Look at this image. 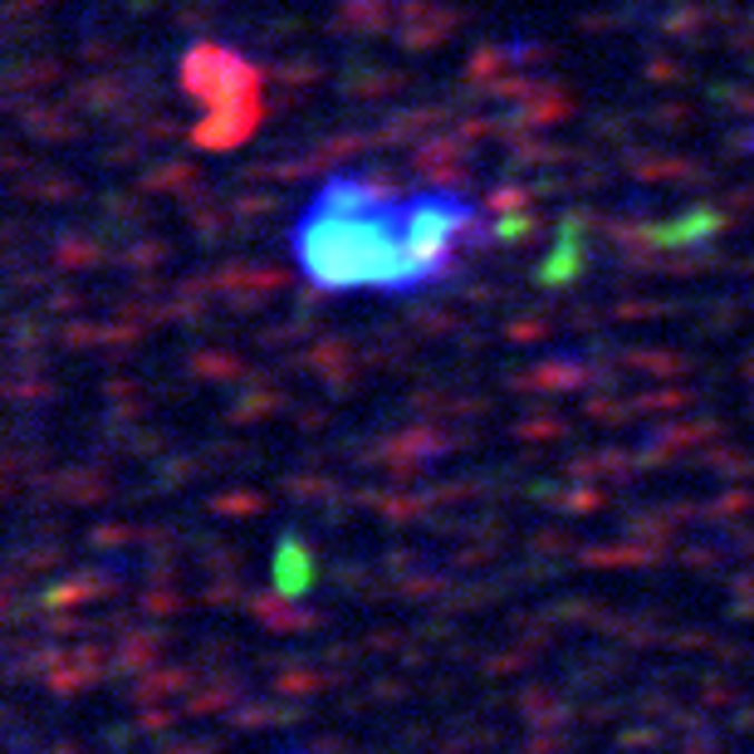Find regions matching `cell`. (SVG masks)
I'll list each match as a JSON object with an SVG mask.
<instances>
[{
    "label": "cell",
    "instance_id": "cell-6",
    "mask_svg": "<svg viewBox=\"0 0 754 754\" xmlns=\"http://www.w3.org/2000/svg\"><path fill=\"white\" fill-rule=\"evenodd\" d=\"M715 226H721V216L706 212V206H696L691 216H682V221H666V226H657V231H652V241H657V245H686V241L711 236Z\"/></svg>",
    "mask_w": 754,
    "mask_h": 754
},
{
    "label": "cell",
    "instance_id": "cell-4",
    "mask_svg": "<svg viewBox=\"0 0 754 754\" xmlns=\"http://www.w3.org/2000/svg\"><path fill=\"white\" fill-rule=\"evenodd\" d=\"M578 231H584V221L568 216V221H564V231H559V245H554L549 260H544V265L535 270V280H539V284H568L574 275H584L588 245L578 241Z\"/></svg>",
    "mask_w": 754,
    "mask_h": 754
},
{
    "label": "cell",
    "instance_id": "cell-2",
    "mask_svg": "<svg viewBox=\"0 0 754 754\" xmlns=\"http://www.w3.org/2000/svg\"><path fill=\"white\" fill-rule=\"evenodd\" d=\"M182 84L202 104V123L192 138L206 153L241 147L265 118V79L251 59L226 45H192L182 59Z\"/></svg>",
    "mask_w": 754,
    "mask_h": 754
},
{
    "label": "cell",
    "instance_id": "cell-3",
    "mask_svg": "<svg viewBox=\"0 0 754 754\" xmlns=\"http://www.w3.org/2000/svg\"><path fill=\"white\" fill-rule=\"evenodd\" d=\"M402 236L417 270V290H437L456 275L461 255L486 236V212L451 187L412 192L402 196Z\"/></svg>",
    "mask_w": 754,
    "mask_h": 754
},
{
    "label": "cell",
    "instance_id": "cell-5",
    "mask_svg": "<svg viewBox=\"0 0 754 754\" xmlns=\"http://www.w3.org/2000/svg\"><path fill=\"white\" fill-rule=\"evenodd\" d=\"M314 584V554L300 544V535H284L275 544V588L284 598H300Z\"/></svg>",
    "mask_w": 754,
    "mask_h": 754
},
{
    "label": "cell",
    "instance_id": "cell-1",
    "mask_svg": "<svg viewBox=\"0 0 754 754\" xmlns=\"http://www.w3.org/2000/svg\"><path fill=\"white\" fill-rule=\"evenodd\" d=\"M294 270L324 294H422L402 236V196L373 177H329L290 231Z\"/></svg>",
    "mask_w": 754,
    "mask_h": 754
}]
</instances>
